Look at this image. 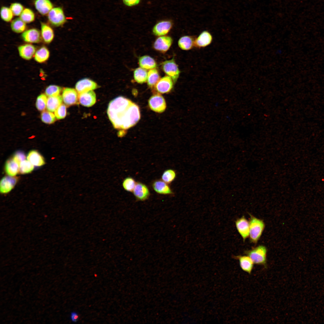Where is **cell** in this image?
<instances>
[{
  "label": "cell",
  "mask_w": 324,
  "mask_h": 324,
  "mask_svg": "<svg viewBox=\"0 0 324 324\" xmlns=\"http://www.w3.org/2000/svg\"><path fill=\"white\" fill-rule=\"evenodd\" d=\"M136 199L144 201L148 199L150 195L149 188L145 184L140 182H137L133 192Z\"/></svg>",
  "instance_id": "obj_9"
},
{
  "label": "cell",
  "mask_w": 324,
  "mask_h": 324,
  "mask_svg": "<svg viewBox=\"0 0 324 324\" xmlns=\"http://www.w3.org/2000/svg\"><path fill=\"white\" fill-rule=\"evenodd\" d=\"M61 88L56 85H50L46 89L45 93L46 95L50 96H57L59 95Z\"/></svg>",
  "instance_id": "obj_39"
},
{
  "label": "cell",
  "mask_w": 324,
  "mask_h": 324,
  "mask_svg": "<svg viewBox=\"0 0 324 324\" xmlns=\"http://www.w3.org/2000/svg\"><path fill=\"white\" fill-rule=\"evenodd\" d=\"M148 73L146 69L141 68L136 69L134 72V77L139 83L142 84L147 81Z\"/></svg>",
  "instance_id": "obj_28"
},
{
  "label": "cell",
  "mask_w": 324,
  "mask_h": 324,
  "mask_svg": "<svg viewBox=\"0 0 324 324\" xmlns=\"http://www.w3.org/2000/svg\"><path fill=\"white\" fill-rule=\"evenodd\" d=\"M173 82L170 77L166 76L160 78L154 86L158 92L163 94L167 93L172 89Z\"/></svg>",
  "instance_id": "obj_12"
},
{
  "label": "cell",
  "mask_w": 324,
  "mask_h": 324,
  "mask_svg": "<svg viewBox=\"0 0 324 324\" xmlns=\"http://www.w3.org/2000/svg\"><path fill=\"white\" fill-rule=\"evenodd\" d=\"M62 97L60 95L57 96H50L47 98L46 108L47 110L53 112L62 104Z\"/></svg>",
  "instance_id": "obj_24"
},
{
  "label": "cell",
  "mask_w": 324,
  "mask_h": 324,
  "mask_svg": "<svg viewBox=\"0 0 324 324\" xmlns=\"http://www.w3.org/2000/svg\"><path fill=\"white\" fill-rule=\"evenodd\" d=\"M136 182L134 178L128 177L125 178L122 182V186L124 189L129 192H132Z\"/></svg>",
  "instance_id": "obj_34"
},
{
  "label": "cell",
  "mask_w": 324,
  "mask_h": 324,
  "mask_svg": "<svg viewBox=\"0 0 324 324\" xmlns=\"http://www.w3.org/2000/svg\"><path fill=\"white\" fill-rule=\"evenodd\" d=\"M54 112L55 116L57 119L64 118L66 115V107L65 105L62 104Z\"/></svg>",
  "instance_id": "obj_40"
},
{
  "label": "cell",
  "mask_w": 324,
  "mask_h": 324,
  "mask_svg": "<svg viewBox=\"0 0 324 324\" xmlns=\"http://www.w3.org/2000/svg\"><path fill=\"white\" fill-rule=\"evenodd\" d=\"M78 100L82 105L91 107L96 102L95 93L93 90H91L78 94Z\"/></svg>",
  "instance_id": "obj_14"
},
{
  "label": "cell",
  "mask_w": 324,
  "mask_h": 324,
  "mask_svg": "<svg viewBox=\"0 0 324 324\" xmlns=\"http://www.w3.org/2000/svg\"><path fill=\"white\" fill-rule=\"evenodd\" d=\"M163 71L172 80L174 83L177 81L180 75V71L174 58L163 62L162 64Z\"/></svg>",
  "instance_id": "obj_4"
},
{
  "label": "cell",
  "mask_w": 324,
  "mask_h": 324,
  "mask_svg": "<svg viewBox=\"0 0 324 324\" xmlns=\"http://www.w3.org/2000/svg\"><path fill=\"white\" fill-rule=\"evenodd\" d=\"M50 55L48 49L46 47L43 46L36 51L34 56V59L38 63H44L48 59Z\"/></svg>",
  "instance_id": "obj_27"
},
{
  "label": "cell",
  "mask_w": 324,
  "mask_h": 324,
  "mask_svg": "<svg viewBox=\"0 0 324 324\" xmlns=\"http://www.w3.org/2000/svg\"><path fill=\"white\" fill-rule=\"evenodd\" d=\"M70 318L72 322H76L79 319V315L77 312H72L70 314Z\"/></svg>",
  "instance_id": "obj_44"
},
{
  "label": "cell",
  "mask_w": 324,
  "mask_h": 324,
  "mask_svg": "<svg viewBox=\"0 0 324 324\" xmlns=\"http://www.w3.org/2000/svg\"><path fill=\"white\" fill-rule=\"evenodd\" d=\"M12 158L19 165L22 162L26 160V157L23 152L18 151L15 153Z\"/></svg>",
  "instance_id": "obj_42"
},
{
  "label": "cell",
  "mask_w": 324,
  "mask_h": 324,
  "mask_svg": "<svg viewBox=\"0 0 324 324\" xmlns=\"http://www.w3.org/2000/svg\"><path fill=\"white\" fill-rule=\"evenodd\" d=\"M47 97L44 94H41L37 98L36 106L37 109L40 111H43L46 107L47 102Z\"/></svg>",
  "instance_id": "obj_38"
},
{
  "label": "cell",
  "mask_w": 324,
  "mask_h": 324,
  "mask_svg": "<svg viewBox=\"0 0 324 324\" xmlns=\"http://www.w3.org/2000/svg\"><path fill=\"white\" fill-rule=\"evenodd\" d=\"M239 261V265L243 271L250 274L254 268V263L251 258L247 255H238L233 256Z\"/></svg>",
  "instance_id": "obj_19"
},
{
  "label": "cell",
  "mask_w": 324,
  "mask_h": 324,
  "mask_svg": "<svg viewBox=\"0 0 324 324\" xmlns=\"http://www.w3.org/2000/svg\"><path fill=\"white\" fill-rule=\"evenodd\" d=\"M194 42L192 38L188 36L181 37L178 40V45L182 50H187L191 49Z\"/></svg>",
  "instance_id": "obj_29"
},
{
  "label": "cell",
  "mask_w": 324,
  "mask_h": 324,
  "mask_svg": "<svg viewBox=\"0 0 324 324\" xmlns=\"http://www.w3.org/2000/svg\"><path fill=\"white\" fill-rule=\"evenodd\" d=\"M34 169V166L28 160H25L19 165V172L22 174L31 172Z\"/></svg>",
  "instance_id": "obj_35"
},
{
  "label": "cell",
  "mask_w": 324,
  "mask_h": 324,
  "mask_svg": "<svg viewBox=\"0 0 324 324\" xmlns=\"http://www.w3.org/2000/svg\"><path fill=\"white\" fill-rule=\"evenodd\" d=\"M13 14L16 16L20 15L23 10V6L19 3H12L10 7Z\"/></svg>",
  "instance_id": "obj_41"
},
{
  "label": "cell",
  "mask_w": 324,
  "mask_h": 324,
  "mask_svg": "<svg viewBox=\"0 0 324 324\" xmlns=\"http://www.w3.org/2000/svg\"><path fill=\"white\" fill-rule=\"evenodd\" d=\"M172 22L169 20H164L158 22L154 26L152 32L157 36H164L170 30L172 26Z\"/></svg>",
  "instance_id": "obj_7"
},
{
  "label": "cell",
  "mask_w": 324,
  "mask_h": 324,
  "mask_svg": "<svg viewBox=\"0 0 324 324\" xmlns=\"http://www.w3.org/2000/svg\"><path fill=\"white\" fill-rule=\"evenodd\" d=\"M23 40L30 43H37L41 40V35L39 31L36 28H31L25 31L22 34Z\"/></svg>",
  "instance_id": "obj_15"
},
{
  "label": "cell",
  "mask_w": 324,
  "mask_h": 324,
  "mask_svg": "<svg viewBox=\"0 0 324 324\" xmlns=\"http://www.w3.org/2000/svg\"><path fill=\"white\" fill-rule=\"evenodd\" d=\"M244 253L251 258L254 264L267 268V249L265 246L259 245L251 249L245 251Z\"/></svg>",
  "instance_id": "obj_3"
},
{
  "label": "cell",
  "mask_w": 324,
  "mask_h": 324,
  "mask_svg": "<svg viewBox=\"0 0 324 324\" xmlns=\"http://www.w3.org/2000/svg\"><path fill=\"white\" fill-rule=\"evenodd\" d=\"M17 178L10 176H5L1 180L0 183V192L5 194L9 192L14 187Z\"/></svg>",
  "instance_id": "obj_16"
},
{
  "label": "cell",
  "mask_w": 324,
  "mask_h": 324,
  "mask_svg": "<svg viewBox=\"0 0 324 324\" xmlns=\"http://www.w3.org/2000/svg\"><path fill=\"white\" fill-rule=\"evenodd\" d=\"M158 70L155 68L150 70L148 72L147 83L150 87L155 86L160 79Z\"/></svg>",
  "instance_id": "obj_30"
},
{
  "label": "cell",
  "mask_w": 324,
  "mask_h": 324,
  "mask_svg": "<svg viewBox=\"0 0 324 324\" xmlns=\"http://www.w3.org/2000/svg\"><path fill=\"white\" fill-rule=\"evenodd\" d=\"M41 36L44 42L47 44L51 43L54 38V33L52 28L44 22L41 23Z\"/></svg>",
  "instance_id": "obj_22"
},
{
  "label": "cell",
  "mask_w": 324,
  "mask_h": 324,
  "mask_svg": "<svg viewBox=\"0 0 324 324\" xmlns=\"http://www.w3.org/2000/svg\"><path fill=\"white\" fill-rule=\"evenodd\" d=\"M12 30L16 33H21L24 32L26 28V23L20 18H17L14 20L11 23Z\"/></svg>",
  "instance_id": "obj_31"
},
{
  "label": "cell",
  "mask_w": 324,
  "mask_h": 324,
  "mask_svg": "<svg viewBox=\"0 0 324 324\" xmlns=\"http://www.w3.org/2000/svg\"><path fill=\"white\" fill-rule=\"evenodd\" d=\"M62 98L64 103L68 106L78 103V93L76 90L70 88H64L62 92Z\"/></svg>",
  "instance_id": "obj_8"
},
{
  "label": "cell",
  "mask_w": 324,
  "mask_h": 324,
  "mask_svg": "<svg viewBox=\"0 0 324 324\" xmlns=\"http://www.w3.org/2000/svg\"><path fill=\"white\" fill-rule=\"evenodd\" d=\"M56 118L55 115L48 110L43 111L41 114L42 121L47 124H51L54 122Z\"/></svg>",
  "instance_id": "obj_36"
},
{
  "label": "cell",
  "mask_w": 324,
  "mask_h": 324,
  "mask_svg": "<svg viewBox=\"0 0 324 324\" xmlns=\"http://www.w3.org/2000/svg\"><path fill=\"white\" fill-rule=\"evenodd\" d=\"M34 4L37 10L43 15L48 14L53 8L52 4L50 0H35Z\"/></svg>",
  "instance_id": "obj_20"
},
{
  "label": "cell",
  "mask_w": 324,
  "mask_h": 324,
  "mask_svg": "<svg viewBox=\"0 0 324 324\" xmlns=\"http://www.w3.org/2000/svg\"><path fill=\"white\" fill-rule=\"evenodd\" d=\"M249 237L250 242L256 243L261 237L265 227V224L261 219L249 214Z\"/></svg>",
  "instance_id": "obj_2"
},
{
  "label": "cell",
  "mask_w": 324,
  "mask_h": 324,
  "mask_svg": "<svg viewBox=\"0 0 324 324\" xmlns=\"http://www.w3.org/2000/svg\"><path fill=\"white\" fill-rule=\"evenodd\" d=\"M176 176L175 171L172 169L165 170L161 176V180L165 182L170 184L175 179Z\"/></svg>",
  "instance_id": "obj_33"
},
{
  "label": "cell",
  "mask_w": 324,
  "mask_h": 324,
  "mask_svg": "<svg viewBox=\"0 0 324 324\" xmlns=\"http://www.w3.org/2000/svg\"><path fill=\"white\" fill-rule=\"evenodd\" d=\"M139 64L141 68L146 70L155 68L157 65L154 59L147 55L143 56L140 57Z\"/></svg>",
  "instance_id": "obj_25"
},
{
  "label": "cell",
  "mask_w": 324,
  "mask_h": 324,
  "mask_svg": "<svg viewBox=\"0 0 324 324\" xmlns=\"http://www.w3.org/2000/svg\"><path fill=\"white\" fill-rule=\"evenodd\" d=\"M98 87V85L95 82L87 78L79 80L75 85V89L78 94L93 90Z\"/></svg>",
  "instance_id": "obj_10"
},
{
  "label": "cell",
  "mask_w": 324,
  "mask_h": 324,
  "mask_svg": "<svg viewBox=\"0 0 324 324\" xmlns=\"http://www.w3.org/2000/svg\"><path fill=\"white\" fill-rule=\"evenodd\" d=\"M235 224L238 232L244 241L249 236V222L243 216L236 220Z\"/></svg>",
  "instance_id": "obj_13"
},
{
  "label": "cell",
  "mask_w": 324,
  "mask_h": 324,
  "mask_svg": "<svg viewBox=\"0 0 324 324\" xmlns=\"http://www.w3.org/2000/svg\"><path fill=\"white\" fill-rule=\"evenodd\" d=\"M27 159L34 166H40L45 164L42 156L36 150H32L30 151L28 154Z\"/></svg>",
  "instance_id": "obj_21"
},
{
  "label": "cell",
  "mask_w": 324,
  "mask_h": 324,
  "mask_svg": "<svg viewBox=\"0 0 324 324\" xmlns=\"http://www.w3.org/2000/svg\"><path fill=\"white\" fill-rule=\"evenodd\" d=\"M172 42V39L170 36L165 35L160 36L154 41L153 47L157 50L165 52L169 49Z\"/></svg>",
  "instance_id": "obj_11"
},
{
  "label": "cell",
  "mask_w": 324,
  "mask_h": 324,
  "mask_svg": "<svg viewBox=\"0 0 324 324\" xmlns=\"http://www.w3.org/2000/svg\"><path fill=\"white\" fill-rule=\"evenodd\" d=\"M20 18L26 23H29L34 20L35 15L32 10L26 8L23 10L21 14Z\"/></svg>",
  "instance_id": "obj_32"
},
{
  "label": "cell",
  "mask_w": 324,
  "mask_h": 324,
  "mask_svg": "<svg viewBox=\"0 0 324 324\" xmlns=\"http://www.w3.org/2000/svg\"><path fill=\"white\" fill-rule=\"evenodd\" d=\"M48 18L50 23L57 27L62 25L66 21L63 10L60 7L53 8L48 13Z\"/></svg>",
  "instance_id": "obj_5"
},
{
  "label": "cell",
  "mask_w": 324,
  "mask_h": 324,
  "mask_svg": "<svg viewBox=\"0 0 324 324\" xmlns=\"http://www.w3.org/2000/svg\"><path fill=\"white\" fill-rule=\"evenodd\" d=\"M149 107L153 111L157 112H164L166 107L165 100L164 97L159 93L154 94L148 101Z\"/></svg>",
  "instance_id": "obj_6"
},
{
  "label": "cell",
  "mask_w": 324,
  "mask_h": 324,
  "mask_svg": "<svg viewBox=\"0 0 324 324\" xmlns=\"http://www.w3.org/2000/svg\"><path fill=\"white\" fill-rule=\"evenodd\" d=\"M107 112L113 127L117 129H128L134 125L140 117L138 106L121 96L109 103Z\"/></svg>",
  "instance_id": "obj_1"
},
{
  "label": "cell",
  "mask_w": 324,
  "mask_h": 324,
  "mask_svg": "<svg viewBox=\"0 0 324 324\" xmlns=\"http://www.w3.org/2000/svg\"><path fill=\"white\" fill-rule=\"evenodd\" d=\"M212 38V36L209 32L207 31H204L196 39L195 43L197 46L204 47L211 43Z\"/></svg>",
  "instance_id": "obj_23"
},
{
  "label": "cell",
  "mask_w": 324,
  "mask_h": 324,
  "mask_svg": "<svg viewBox=\"0 0 324 324\" xmlns=\"http://www.w3.org/2000/svg\"><path fill=\"white\" fill-rule=\"evenodd\" d=\"M168 184L162 180H158L153 182L152 186L154 191L158 194H172L173 192Z\"/></svg>",
  "instance_id": "obj_17"
},
{
  "label": "cell",
  "mask_w": 324,
  "mask_h": 324,
  "mask_svg": "<svg viewBox=\"0 0 324 324\" xmlns=\"http://www.w3.org/2000/svg\"><path fill=\"white\" fill-rule=\"evenodd\" d=\"M5 169L8 176H14L19 172V165L13 158L10 159L6 162Z\"/></svg>",
  "instance_id": "obj_26"
},
{
  "label": "cell",
  "mask_w": 324,
  "mask_h": 324,
  "mask_svg": "<svg viewBox=\"0 0 324 324\" xmlns=\"http://www.w3.org/2000/svg\"><path fill=\"white\" fill-rule=\"evenodd\" d=\"M18 50L20 56L26 60L31 59L34 56L36 52L35 46L29 44L19 46Z\"/></svg>",
  "instance_id": "obj_18"
},
{
  "label": "cell",
  "mask_w": 324,
  "mask_h": 324,
  "mask_svg": "<svg viewBox=\"0 0 324 324\" xmlns=\"http://www.w3.org/2000/svg\"><path fill=\"white\" fill-rule=\"evenodd\" d=\"M141 0H122L123 3L126 6L132 7L136 6L140 2Z\"/></svg>",
  "instance_id": "obj_43"
},
{
  "label": "cell",
  "mask_w": 324,
  "mask_h": 324,
  "mask_svg": "<svg viewBox=\"0 0 324 324\" xmlns=\"http://www.w3.org/2000/svg\"><path fill=\"white\" fill-rule=\"evenodd\" d=\"M0 14L2 19L6 22L11 21L14 15L10 8L5 6L1 8Z\"/></svg>",
  "instance_id": "obj_37"
}]
</instances>
